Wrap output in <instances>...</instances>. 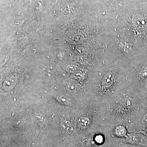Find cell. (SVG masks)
I'll return each instance as SVG.
<instances>
[{
	"mask_svg": "<svg viewBox=\"0 0 147 147\" xmlns=\"http://www.w3.org/2000/svg\"><path fill=\"white\" fill-rule=\"evenodd\" d=\"M146 131L147 133V126L146 127Z\"/></svg>",
	"mask_w": 147,
	"mask_h": 147,
	"instance_id": "8fae6325",
	"label": "cell"
},
{
	"mask_svg": "<svg viewBox=\"0 0 147 147\" xmlns=\"http://www.w3.org/2000/svg\"><path fill=\"white\" fill-rule=\"evenodd\" d=\"M67 69L71 73H75L78 70V68L74 66H70Z\"/></svg>",
	"mask_w": 147,
	"mask_h": 147,
	"instance_id": "9c48e42d",
	"label": "cell"
},
{
	"mask_svg": "<svg viewBox=\"0 0 147 147\" xmlns=\"http://www.w3.org/2000/svg\"><path fill=\"white\" fill-rule=\"evenodd\" d=\"M90 120L88 118L82 117L79 119V125L82 128H86L90 125Z\"/></svg>",
	"mask_w": 147,
	"mask_h": 147,
	"instance_id": "277c9868",
	"label": "cell"
},
{
	"mask_svg": "<svg viewBox=\"0 0 147 147\" xmlns=\"http://www.w3.org/2000/svg\"><path fill=\"white\" fill-rule=\"evenodd\" d=\"M95 140L98 144H100L103 142V137L101 135H98L96 136L95 138Z\"/></svg>",
	"mask_w": 147,
	"mask_h": 147,
	"instance_id": "ba28073f",
	"label": "cell"
},
{
	"mask_svg": "<svg viewBox=\"0 0 147 147\" xmlns=\"http://www.w3.org/2000/svg\"><path fill=\"white\" fill-rule=\"evenodd\" d=\"M119 45L121 48H122L123 51L125 52H129L131 50V47L130 44L126 42H120L119 43Z\"/></svg>",
	"mask_w": 147,
	"mask_h": 147,
	"instance_id": "8992f818",
	"label": "cell"
},
{
	"mask_svg": "<svg viewBox=\"0 0 147 147\" xmlns=\"http://www.w3.org/2000/svg\"><path fill=\"white\" fill-rule=\"evenodd\" d=\"M142 121L143 125L147 126V113L143 117Z\"/></svg>",
	"mask_w": 147,
	"mask_h": 147,
	"instance_id": "30bf717a",
	"label": "cell"
},
{
	"mask_svg": "<svg viewBox=\"0 0 147 147\" xmlns=\"http://www.w3.org/2000/svg\"><path fill=\"white\" fill-rule=\"evenodd\" d=\"M56 98L60 103L63 105H69L71 104L70 99L63 95H57L56 96Z\"/></svg>",
	"mask_w": 147,
	"mask_h": 147,
	"instance_id": "7a4b0ae2",
	"label": "cell"
},
{
	"mask_svg": "<svg viewBox=\"0 0 147 147\" xmlns=\"http://www.w3.org/2000/svg\"><path fill=\"white\" fill-rule=\"evenodd\" d=\"M132 22L135 26L139 27L144 26L146 23L145 18L139 14H135L133 16L132 18Z\"/></svg>",
	"mask_w": 147,
	"mask_h": 147,
	"instance_id": "6da1fadb",
	"label": "cell"
},
{
	"mask_svg": "<svg viewBox=\"0 0 147 147\" xmlns=\"http://www.w3.org/2000/svg\"><path fill=\"white\" fill-rule=\"evenodd\" d=\"M147 76V67H145L140 71L139 77L141 79H144Z\"/></svg>",
	"mask_w": 147,
	"mask_h": 147,
	"instance_id": "52a82bcc",
	"label": "cell"
},
{
	"mask_svg": "<svg viewBox=\"0 0 147 147\" xmlns=\"http://www.w3.org/2000/svg\"><path fill=\"white\" fill-rule=\"evenodd\" d=\"M115 133L119 137H123L126 134V129L123 125H119L115 129Z\"/></svg>",
	"mask_w": 147,
	"mask_h": 147,
	"instance_id": "3957f363",
	"label": "cell"
},
{
	"mask_svg": "<svg viewBox=\"0 0 147 147\" xmlns=\"http://www.w3.org/2000/svg\"><path fill=\"white\" fill-rule=\"evenodd\" d=\"M73 5L71 3H63L62 5L61 9L63 12H68L71 11V9H73Z\"/></svg>",
	"mask_w": 147,
	"mask_h": 147,
	"instance_id": "5b68a950",
	"label": "cell"
}]
</instances>
